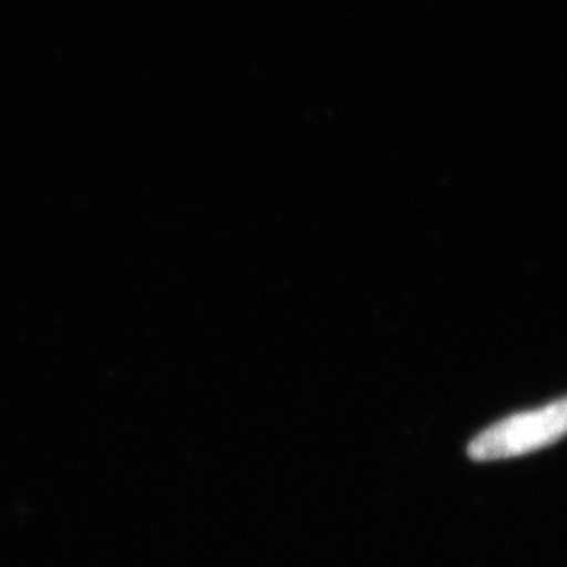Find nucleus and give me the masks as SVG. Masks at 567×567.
<instances>
[{
  "label": "nucleus",
  "instance_id": "1",
  "mask_svg": "<svg viewBox=\"0 0 567 567\" xmlns=\"http://www.w3.org/2000/svg\"><path fill=\"white\" fill-rule=\"evenodd\" d=\"M567 429L566 399L540 410L514 413L483 430L468 444V457L477 463L499 461L547 449L563 440Z\"/></svg>",
  "mask_w": 567,
  "mask_h": 567
}]
</instances>
